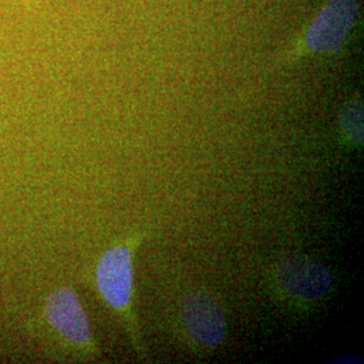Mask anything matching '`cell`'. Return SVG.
Segmentation results:
<instances>
[{"instance_id": "cell-3", "label": "cell", "mask_w": 364, "mask_h": 364, "mask_svg": "<svg viewBox=\"0 0 364 364\" xmlns=\"http://www.w3.org/2000/svg\"><path fill=\"white\" fill-rule=\"evenodd\" d=\"M275 281L287 297L299 302L320 301L333 285V277L326 266L302 254L281 260L275 267Z\"/></svg>"}, {"instance_id": "cell-5", "label": "cell", "mask_w": 364, "mask_h": 364, "mask_svg": "<svg viewBox=\"0 0 364 364\" xmlns=\"http://www.w3.org/2000/svg\"><path fill=\"white\" fill-rule=\"evenodd\" d=\"M355 15V0H332L308 37L313 50L335 49L346 37Z\"/></svg>"}, {"instance_id": "cell-1", "label": "cell", "mask_w": 364, "mask_h": 364, "mask_svg": "<svg viewBox=\"0 0 364 364\" xmlns=\"http://www.w3.org/2000/svg\"><path fill=\"white\" fill-rule=\"evenodd\" d=\"M28 328L42 338L54 358H73L75 360L100 358L90 318L72 287L52 290L37 317L28 321Z\"/></svg>"}, {"instance_id": "cell-4", "label": "cell", "mask_w": 364, "mask_h": 364, "mask_svg": "<svg viewBox=\"0 0 364 364\" xmlns=\"http://www.w3.org/2000/svg\"><path fill=\"white\" fill-rule=\"evenodd\" d=\"M181 320L186 335L200 348H218L225 338L227 321L223 308L205 291H195L185 297Z\"/></svg>"}, {"instance_id": "cell-7", "label": "cell", "mask_w": 364, "mask_h": 364, "mask_svg": "<svg viewBox=\"0 0 364 364\" xmlns=\"http://www.w3.org/2000/svg\"><path fill=\"white\" fill-rule=\"evenodd\" d=\"M23 3L26 4V6H28V3H30V0H23Z\"/></svg>"}, {"instance_id": "cell-2", "label": "cell", "mask_w": 364, "mask_h": 364, "mask_svg": "<svg viewBox=\"0 0 364 364\" xmlns=\"http://www.w3.org/2000/svg\"><path fill=\"white\" fill-rule=\"evenodd\" d=\"M144 240V232L129 235L123 242L105 250L95 270V284L100 297L119 317L139 358L146 355L134 311V257Z\"/></svg>"}, {"instance_id": "cell-6", "label": "cell", "mask_w": 364, "mask_h": 364, "mask_svg": "<svg viewBox=\"0 0 364 364\" xmlns=\"http://www.w3.org/2000/svg\"><path fill=\"white\" fill-rule=\"evenodd\" d=\"M340 131L344 144L358 149L363 144V108L360 103L348 105L340 119Z\"/></svg>"}]
</instances>
